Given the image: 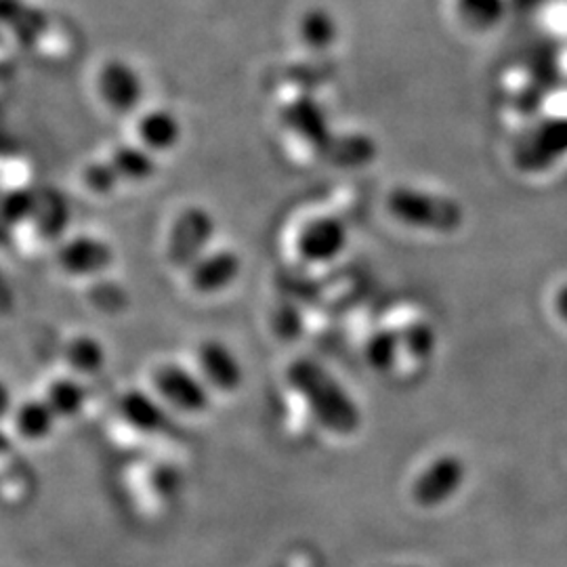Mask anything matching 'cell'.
Returning <instances> with one entry per match:
<instances>
[{
  "instance_id": "obj_18",
  "label": "cell",
  "mask_w": 567,
  "mask_h": 567,
  "mask_svg": "<svg viewBox=\"0 0 567 567\" xmlns=\"http://www.w3.org/2000/svg\"><path fill=\"white\" fill-rule=\"evenodd\" d=\"M458 18L473 32H489L507 16V0H456Z\"/></svg>"
},
{
  "instance_id": "obj_21",
  "label": "cell",
  "mask_w": 567,
  "mask_h": 567,
  "mask_svg": "<svg viewBox=\"0 0 567 567\" xmlns=\"http://www.w3.org/2000/svg\"><path fill=\"white\" fill-rule=\"evenodd\" d=\"M16 307V292L13 286L9 284V278L4 276V271L0 269V318L4 313H9Z\"/></svg>"
},
{
  "instance_id": "obj_3",
  "label": "cell",
  "mask_w": 567,
  "mask_h": 567,
  "mask_svg": "<svg viewBox=\"0 0 567 567\" xmlns=\"http://www.w3.org/2000/svg\"><path fill=\"white\" fill-rule=\"evenodd\" d=\"M145 391L166 416H200L208 410L213 395L194 368L182 362H161L150 368Z\"/></svg>"
},
{
  "instance_id": "obj_22",
  "label": "cell",
  "mask_w": 567,
  "mask_h": 567,
  "mask_svg": "<svg viewBox=\"0 0 567 567\" xmlns=\"http://www.w3.org/2000/svg\"><path fill=\"white\" fill-rule=\"evenodd\" d=\"M553 307H555V316L567 326V282L561 284L555 292V299H553Z\"/></svg>"
},
{
  "instance_id": "obj_9",
  "label": "cell",
  "mask_w": 567,
  "mask_h": 567,
  "mask_svg": "<svg viewBox=\"0 0 567 567\" xmlns=\"http://www.w3.org/2000/svg\"><path fill=\"white\" fill-rule=\"evenodd\" d=\"M295 246L299 259L307 265L334 264L349 246V227L332 215L313 217L297 234Z\"/></svg>"
},
{
  "instance_id": "obj_4",
  "label": "cell",
  "mask_w": 567,
  "mask_h": 567,
  "mask_svg": "<svg viewBox=\"0 0 567 567\" xmlns=\"http://www.w3.org/2000/svg\"><path fill=\"white\" fill-rule=\"evenodd\" d=\"M217 234V221L210 210L200 204L183 206L166 225L164 231V261L183 274L189 265L198 261L208 248H213Z\"/></svg>"
},
{
  "instance_id": "obj_12",
  "label": "cell",
  "mask_w": 567,
  "mask_h": 567,
  "mask_svg": "<svg viewBox=\"0 0 567 567\" xmlns=\"http://www.w3.org/2000/svg\"><path fill=\"white\" fill-rule=\"evenodd\" d=\"M7 419H9L11 435L28 446L44 444L60 423L55 414L49 410V405L42 402L41 395L25 398L18 404L11 405L7 412Z\"/></svg>"
},
{
  "instance_id": "obj_20",
  "label": "cell",
  "mask_w": 567,
  "mask_h": 567,
  "mask_svg": "<svg viewBox=\"0 0 567 567\" xmlns=\"http://www.w3.org/2000/svg\"><path fill=\"white\" fill-rule=\"evenodd\" d=\"M400 355V339L393 330L374 332L365 344V360L379 372L391 370Z\"/></svg>"
},
{
  "instance_id": "obj_6",
  "label": "cell",
  "mask_w": 567,
  "mask_h": 567,
  "mask_svg": "<svg viewBox=\"0 0 567 567\" xmlns=\"http://www.w3.org/2000/svg\"><path fill=\"white\" fill-rule=\"evenodd\" d=\"M567 158V116L536 122L513 152L515 168L524 175H543Z\"/></svg>"
},
{
  "instance_id": "obj_5",
  "label": "cell",
  "mask_w": 567,
  "mask_h": 567,
  "mask_svg": "<svg viewBox=\"0 0 567 567\" xmlns=\"http://www.w3.org/2000/svg\"><path fill=\"white\" fill-rule=\"evenodd\" d=\"M116 250L100 234H70L55 244L53 264L63 278L72 282H95L110 274Z\"/></svg>"
},
{
  "instance_id": "obj_7",
  "label": "cell",
  "mask_w": 567,
  "mask_h": 567,
  "mask_svg": "<svg viewBox=\"0 0 567 567\" xmlns=\"http://www.w3.org/2000/svg\"><path fill=\"white\" fill-rule=\"evenodd\" d=\"M185 137L183 122L171 107L164 105H143L137 114L128 118V142L140 145L154 158L173 154Z\"/></svg>"
},
{
  "instance_id": "obj_1",
  "label": "cell",
  "mask_w": 567,
  "mask_h": 567,
  "mask_svg": "<svg viewBox=\"0 0 567 567\" xmlns=\"http://www.w3.org/2000/svg\"><path fill=\"white\" fill-rule=\"evenodd\" d=\"M386 210L398 224L429 234L450 236L465 224V210L454 198L414 185L393 187L386 196Z\"/></svg>"
},
{
  "instance_id": "obj_11",
  "label": "cell",
  "mask_w": 567,
  "mask_h": 567,
  "mask_svg": "<svg viewBox=\"0 0 567 567\" xmlns=\"http://www.w3.org/2000/svg\"><path fill=\"white\" fill-rule=\"evenodd\" d=\"M61 370L84 385L107 368V349L102 339L91 332H74L61 344Z\"/></svg>"
},
{
  "instance_id": "obj_15",
  "label": "cell",
  "mask_w": 567,
  "mask_h": 567,
  "mask_svg": "<svg viewBox=\"0 0 567 567\" xmlns=\"http://www.w3.org/2000/svg\"><path fill=\"white\" fill-rule=\"evenodd\" d=\"M118 416L122 423L135 433H154L164 421V410L143 389H131L118 400Z\"/></svg>"
},
{
  "instance_id": "obj_17",
  "label": "cell",
  "mask_w": 567,
  "mask_h": 567,
  "mask_svg": "<svg viewBox=\"0 0 567 567\" xmlns=\"http://www.w3.org/2000/svg\"><path fill=\"white\" fill-rule=\"evenodd\" d=\"M79 187L93 200H107L116 196L122 185L103 154L89 158L79 168Z\"/></svg>"
},
{
  "instance_id": "obj_13",
  "label": "cell",
  "mask_w": 567,
  "mask_h": 567,
  "mask_svg": "<svg viewBox=\"0 0 567 567\" xmlns=\"http://www.w3.org/2000/svg\"><path fill=\"white\" fill-rule=\"evenodd\" d=\"M103 158L110 163L121 185H145L158 173V158L128 140L112 143L103 152Z\"/></svg>"
},
{
  "instance_id": "obj_16",
  "label": "cell",
  "mask_w": 567,
  "mask_h": 567,
  "mask_svg": "<svg viewBox=\"0 0 567 567\" xmlns=\"http://www.w3.org/2000/svg\"><path fill=\"white\" fill-rule=\"evenodd\" d=\"M286 124L311 145H324L330 137V124L322 105L309 97H303L288 107Z\"/></svg>"
},
{
  "instance_id": "obj_14",
  "label": "cell",
  "mask_w": 567,
  "mask_h": 567,
  "mask_svg": "<svg viewBox=\"0 0 567 567\" xmlns=\"http://www.w3.org/2000/svg\"><path fill=\"white\" fill-rule=\"evenodd\" d=\"M41 400L49 405L58 421H74L84 412L86 386L79 379L60 372L51 377L41 391Z\"/></svg>"
},
{
  "instance_id": "obj_2",
  "label": "cell",
  "mask_w": 567,
  "mask_h": 567,
  "mask_svg": "<svg viewBox=\"0 0 567 567\" xmlns=\"http://www.w3.org/2000/svg\"><path fill=\"white\" fill-rule=\"evenodd\" d=\"M89 89L93 102L103 114L114 118H131L145 105V79L142 70L122 55H110L95 63Z\"/></svg>"
},
{
  "instance_id": "obj_8",
  "label": "cell",
  "mask_w": 567,
  "mask_h": 567,
  "mask_svg": "<svg viewBox=\"0 0 567 567\" xmlns=\"http://www.w3.org/2000/svg\"><path fill=\"white\" fill-rule=\"evenodd\" d=\"M243 274V259L231 248H208L198 261L183 271L185 286L196 297H219L238 282Z\"/></svg>"
},
{
  "instance_id": "obj_10",
  "label": "cell",
  "mask_w": 567,
  "mask_h": 567,
  "mask_svg": "<svg viewBox=\"0 0 567 567\" xmlns=\"http://www.w3.org/2000/svg\"><path fill=\"white\" fill-rule=\"evenodd\" d=\"M194 372L210 393H236L244 381V370L231 347L217 339H204L194 351Z\"/></svg>"
},
{
  "instance_id": "obj_19",
  "label": "cell",
  "mask_w": 567,
  "mask_h": 567,
  "mask_svg": "<svg viewBox=\"0 0 567 567\" xmlns=\"http://www.w3.org/2000/svg\"><path fill=\"white\" fill-rule=\"evenodd\" d=\"M299 39L316 51H324L339 39V23L326 9H309L299 20Z\"/></svg>"
}]
</instances>
